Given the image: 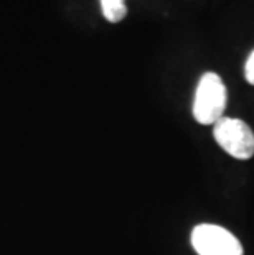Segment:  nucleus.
I'll list each match as a JSON object with an SVG mask.
<instances>
[{"mask_svg": "<svg viewBox=\"0 0 254 255\" xmlns=\"http://www.w3.org/2000/svg\"><path fill=\"white\" fill-rule=\"evenodd\" d=\"M245 78L250 84L254 86V50L251 51V55L248 56L246 64H245Z\"/></svg>", "mask_w": 254, "mask_h": 255, "instance_id": "5", "label": "nucleus"}, {"mask_svg": "<svg viewBox=\"0 0 254 255\" xmlns=\"http://www.w3.org/2000/svg\"><path fill=\"white\" fill-rule=\"evenodd\" d=\"M228 104V91L216 73H205L198 81L195 99H193V117L202 126H215Z\"/></svg>", "mask_w": 254, "mask_h": 255, "instance_id": "1", "label": "nucleus"}, {"mask_svg": "<svg viewBox=\"0 0 254 255\" xmlns=\"http://www.w3.org/2000/svg\"><path fill=\"white\" fill-rule=\"evenodd\" d=\"M192 246L198 255H243V246L228 229L200 224L192 231Z\"/></svg>", "mask_w": 254, "mask_h": 255, "instance_id": "3", "label": "nucleus"}, {"mask_svg": "<svg viewBox=\"0 0 254 255\" xmlns=\"http://www.w3.org/2000/svg\"><path fill=\"white\" fill-rule=\"evenodd\" d=\"M213 137L233 158L250 160L254 156V132L240 119L221 117L213 126Z\"/></svg>", "mask_w": 254, "mask_h": 255, "instance_id": "2", "label": "nucleus"}, {"mask_svg": "<svg viewBox=\"0 0 254 255\" xmlns=\"http://www.w3.org/2000/svg\"><path fill=\"white\" fill-rule=\"evenodd\" d=\"M99 3L104 18L111 23H119L126 18L127 7L124 0H99Z\"/></svg>", "mask_w": 254, "mask_h": 255, "instance_id": "4", "label": "nucleus"}]
</instances>
